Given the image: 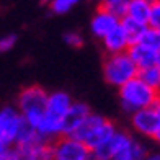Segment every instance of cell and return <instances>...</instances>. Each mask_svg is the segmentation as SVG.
Masks as SVG:
<instances>
[{"instance_id": "3", "label": "cell", "mask_w": 160, "mask_h": 160, "mask_svg": "<svg viewBox=\"0 0 160 160\" xmlns=\"http://www.w3.org/2000/svg\"><path fill=\"white\" fill-rule=\"evenodd\" d=\"M116 131H118V128L114 126V122H111L110 119H106L100 114L90 113L87 116V119L75 129L72 137L82 141L93 152L101 144H105Z\"/></svg>"}, {"instance_id": "6", "label": "cell", "mask_w": 160, "mask_h": 160, "mask_svg": "<svg viewBox=\"0 0 160 160\" xmlns=\"http://www.w3.org/2000/svg\"><path fill=\"white\" fill-rule=\"evenodd\" d=\"M52 160H93V152L72 136H61L52 142Z\"/></svg>"}, {"instance_id": "26", "label": "cell", "mask_w": 160, "mask_h": 160, "mask_svg": "<svg viewBox=\"0 0 160 160\" xmlns=\"http://www.w3.org/2000/svg\"><path fill=\"white\" fill-rule=\"evenodd\" d=\"M12 147H10V145H7L5 142H2V141H0V157H2L3 154H7V152H8Z\"/></svg>"}, {"instance_id": "5", "label": "cell", "mask_w": 160, "mask_h": 160, "mask_svg": "<svg viewBox=\"0 0 160 160\" xmlns=\"http://www.w3.org/2000/svg\"><path fill=\"white\" fill-rule=\"evenodd\" d=\"M103 75L106 83L116 87V88H121L124 83L131 82L139 75V67L131 59L128 52L108 54L103 64Z\"/></svg>"}, {"instance_id": "19", "label": "cell", "mask_w": 160, "mask_h": 160, "mask_svg": "<svg viewBox=\"0 0 160 160\" xmlns=\"http://www.w3.org/2000/svg\"><path fill=\"white\" fill-rule=\"evenodd\" d=\"M139 42L144 44V46H147V48H150V49L160 51V34H158V30L147 26V30L144 31V34H142V38L139 39Z\"/></svg>"}, {"instance_id": "13", "label": "cell", "mask_w": 160, "mask_h": 160, "mask_svg": "<svg viewBox=\"0 0 160 160\" xmlns=\"http://www.w3.org/2000/svg\"><path fill=\"white\" fill-rule=\"evenodd\" d=\"M101 41H103V48L106 51V54L128 52V49L131 48V41L128 38L124 28H122L121 25L116 28V30H113L108 36H105Z\"/></svg>"}, {"instance_id": "24", "label": "cell", "mask_w": 160, "mask_h": 160, "mask_svg": "<svg viewBox=\"0 0 160 160\" xmlns=\"http://www.w3.org/2000/svg\"><path fill=\"white\" fill-rule=\"evenodd\" d=\"M17 42V36L15 34H7V36H2L0 38V54H5L15 46Z\"/></svg>"}, {"instance_id": "22", "label": "cell", "mask_w": 160, "mask_h": 160, "mask_svg": "<svg viewBox=\"0 0 160 160\" xmlns=\"http://www.w3.org/2000/svg\"><path fill=\"white\" fill-rule=\"evenodd\" d=\"M110 10L113 15H116L119 20H122L128 13V2H114V3H108V5H103Z\"/></svg>"}, {"instance_id": "20", "label": "cell", "mask_w": 160, "mask_h": 160, "mask_svg": "<svg viewBox=\"0 0 160 160\" xmlns=\"http://www.w3.org/2000/svg\"><path fill=\"white\" fill-rule=\"evenodd\" d=\"M80 0H51V10L57 15H64V13L70 12Z\"/></svg>"}, {"instance_id": "31", "label": "cell", "mask_w": 160, "mask_h": 160, "mask_svg": "<svg viewBox=\"0 0 160 160\" xmlns=\"http://www.w3.org/2000/svg\"><path fill=\"white\" fill-rule=\"evenodd\" d=\"M157 65L160 67V51H158V56H157Z\"/></svg>"}, {"instance_id": "29", "label": "cell", "mask_w": 160, "mask_h": 160, "mask_svg": "<svg viewBox=\"0 0 160 160\" xmlns=\"http://www.w3.org/2000/svg\"><path fill=\"white\" fill-rule=\"evenodd\" d=\"M155 110H157V111H158V114H160V97H158L157 103H155Z\"/></svg>"}, {"instance_id": "10", "label": "cell", "mask_w": 160, "mask_h": 160, "mask_svg": "<svg viewBox=\"0 0 160 160\" xmlns=\"http://www.w3.org/2000/svg\"><path fill=\"white\" fill-rule=\"evenodd\" d=\"M131 141H132V137L128 132L118 129L105 144H101L98 149L93 150V160H114L116 155H118Z\"/></svg>"}, {"instance_id": "11", "label": "cell", "mask_w": 160, "mask_h": 160, "mask_svg": "<svg viewBox=\"0 0 160 160\" xmlns=\"http://www.w3.org/2000/svg\"><path fill=\"white\" fill-rule=\"evenodd\" d=\"M119 25H121V20L116 15H113L106 7L101 5L100 8L97 10V13L93 15L92 21H90V30H92L93 36L103 39L105 36H108L113 30H116Z\"/></svg>"}, {"instance_id": "14", "label": "cell", "mask_w": 160, "mask_h": 160, "mask_svg": "<svg viewBox=\"0 0 160 160\" xmlns=\"http://www.w3.org/2000/svg\"><path fill=\"white\" fill-rule=\"evenodd\" d=\"M128 54L131 56V59L136 62V65L139 67V70H144L152 65H157V56L158 51L150 49L147 46L141 44V42H136L128 49Z\"/></svg>"}, {"instance_id": "21", "label": "cell", "mask_w": 160, "mask_h": 160, "mask_svg": "<svg viewBox=\"0 0 160 160\" xmlns=\"http://www.w3.org/2000/svg\"><path fill=\"white\" fill-rule=\"evenodd\" d=\"M149 26L160 30V0H155L150 7V20H149Z\"/></svg>"}, {"instance_id": "4", "label": "cell", "mask_w": 160, "mask_h": 160, "mask_svg": "<svg viewBox=\"0 0 160 160\" xmlns=\"http://www.w3.org/2000/svg\"><path fill=\"white\" fill-rule=\"evenodd\" d=\"M48 97L49 93L38 85L26 87L18 95V110L23 116V119L36 131H38V126L41 124L42 118H44Z\"/></svg>"}, {"instance_id": "23", "label": "cell", "mask_w": 160, "mask_h": 160, "mask_svg": "<svg viewBox=\"0 0 160 160\" xmlns=\"http://www.w3.org/2000/svg\"><path fill=\"white\" fill-rule=\"evenodd\" d=\"M64 41H65V44L70 46V48H82V44H83L82 34H78L77 31L65 33V34H64Z\"/></svg>"}, {"instance_id": "16", "label": "cell", "mask_w": 160, "mask_h": 160, "mask_svg": "<svg viewBox=\"0 0 160 160\" xmlns=\"http://www.w3.org/2000/svg\"><path fill=\"white\" fill-rule=\"evenodd\" d=\"M147 149H145V145L141 144L139 141L132 139L124 149H122L118 155H116L114 160H144L147 157Z\"/></svg>"}, {"instance_id": "2", "label": "cell", "mask_w": 160, "mask_h": 160, "mask_svg": "<svg viewBox=\"0 0 160 160\" xmlns=\"http://www.w3.org/2000/svg\"><path fill=\"white\" fill-rule=\"evenodd\" d=\"M118 90H119V101L122 110L129 114L144 110V108L155 106L160 97V93L154 90L152 87H149L142 78H139V75L132 78L131 82L124 83Z\"/></svg>"}, {"instance_id": "18", "label": "cell", "mask_w": 160, "mask_h": 160, "mask_svg": "<svg viewBox=\"0 0 160 160\" xmlns=\"http://www.w3.org/2000/svg\"><path fill=\"white\" fill-rule=\"evenodd\" d=\"M139 78H142L149 87L160 93V67L158 65H152L144 70H139Z\"/></svg>"}, {"instance_id": "33", "label": "cell", "mask_w": 160, "mask_h": 160, "mask_svg": "<svg viewBox=\"0 0 160 160\" xmlns=\"http://www.w3.org/2000/svg\"><path fill=\"white\" fill-rule=\"evenodd\" d=\"M93 2H100V0H93Z\"/></svg>"}, {"instance_id": "7", "label": "cell", "mask_w": 160, "mask_h": 160, "mask_svg": "<svg viewBox=\"0 0 160 160\" xmlns=\"http://www.w3.org/2000/svg\"><path fill=\"white\" fill-rule=\"evenodd\" d=\"M21 124H23V116L18 108H2L0 110V141L10 147L15 145Z\"/></svg>"}, {"instance_id": "28", "label": "cell", "mask_w": 160, "mask_h": 160, "mask_svg": "<svg viewBox=\"0 0 160 160\" xmlns=\"http://www.w3.org/2000/svg\"><path fill=\"white\" fill-rule=\"evenodd\" d=\"M114 2H128V0H100L101 5H108V3H114Z\"/></svg>"}, {"instance_id": "25", "label": "cell", "mask_w": 160, "mask_h": 160, "mask_svg": "<svg viewBox=\"0 0 160 160\" xmlns=\"http://www.w3.org/2000/svg\"><path fill=\"white\" fill-rule=\"evenodd\" d=\"M0 160H20V158H18V155H17L15 149H10L7 154H3L2 157H0Z\"/></svg>"}, {"instance_id": "30", "label": "cell", "mask_w": 160, "mask_h": 160, "mask_svg": "<svg viewBox=\"0 0 160 160\" xmlns=\"http://www.w3.org/2000/svg\"><path fill=\"white\" fill-rule=\"evenodd\" d=\"M154 139H155V141H157V142L160 144V131H158V132H157V136L154 137Z\"/></svg>"}, {"instance_id": "17", "label": "cell", "mask_w": 160, "mask_h": 160, "mask_svg": "<svg viewBox=\"0 0 160 160\" xmlns=\"http://www.w3.org/2000/svg\"><path fill=\"white\" fill-rule=\"evenodd\" d=\"M121 26L124 28V31L128 34V38L131 41V46L136 44V42H139V39L142 38L144 31L147 30L149 25H144V23H139V21H136L129 17H124L121 20Z\"/></svg>"}, {"instance_id": "8", "label": "cell", "mask_w": 160, "mask_h": 160, "mask_svg": "<svg viewBox=\"0 0 160 160\" xmlns=\"http://www.w3.org/2000/svg\"><path fill=\"white\" fill-rule=\"evenodd\" d=\"M131 124L137 134L154 139L160 131V114L155 110V106L144 108L131 114Z\"/></svg>"}, {"instance_id": "27", "label": "cell", "mask_w": 160, "mask_h": 160, "mask_svg": "<svg viewBox=\"0 0 160 160\" xmlns=\"http://www.w3.org/2000/svg\"><path fill=\"white\" fill-rule=\"evenodd\" d=\"M144 160H160V154L158 152H154V154H147Z\"/></svg>"}, {"instance_id": "12", "label": "cell", "mask_w": 160, "mask_h": 160, "mask_svg": "<svg viewBox=\"0 0 160 160\" xmlns=\"http://www.w3.org/2000/svg\"><path fill=\"white\" fill-rule=\"evenodd\" d=\"M92 111H90L88 105L82 103V101H74V105H72V108L69 110L67 116H65V119H64V136L74 134L75 129L87 119V116Z\"/></svg>"}, {"instance_id": "32", "label": "cell", "mask_w": 160, "mask_h": 160, "mask_svg": "<svg viewBox=\"0 0 160 160\" xmlns=\"http://www.w3.org/2000/svg\"><path fill=\"white\" fill-rule=\"evenodd\" d=\"M144 2H147V3H154L155 0H144Z\"/></svg>"}, {"instance_id": "9", "label": "cell", "mask_w": 160, "mask_h": 160, "mask_svg": "<svg viewBox=\"0 0 160 160\" xmlns=\"http://www.w3.org/2000/svg\"><path fill=\"white\" fill-rule=\"evenodd\" d=\"M20 160H52V142L38 137L31 142L13 145Z\"/></svg>"}, {"instance_id": "15", "label": "cell", "mask_w": 160, "mask_h": 160, "mask_svg": "<svg viewBox=\"0 0 160 160\" xmlns=\"http://www.w3.org/2000/svg\"><path fill=\"white\" fill-rule=\"evenodd\" d=\"M150 7H152V3H147V2H144V0H128V13H126V17L139 21V23L149 25Z\"/></svg>"}, {"instance_id": "34", "label": "cell", "mask_w": 160, "mask_h": 160, "mask_svg": "<svg viewBox=\"0 0 160 160\" xmlns=\"http://www.w3.org/2000/svg\"><path fill=\"white\" fill-rule=\"evenodd\" d=\"M158 34H160V30H158Z\"/></svg>"}, {"instance_id": "1", "label": "cell", "mask_w": 160, "mask_h": 160, "mask_svg": "<svg viewBox=\"0 0 160 160\" xmlns=\"http://www.w3.org/2000/svg\"><path fill=\"white\" fill-rule=\"evenodd\" d=\"M72 105H74V100L69 93L65 92L49 93L44 118L38 126V132L42 139L54 142L61 136H64V119Z\"/></svg>"}]
</instances>
